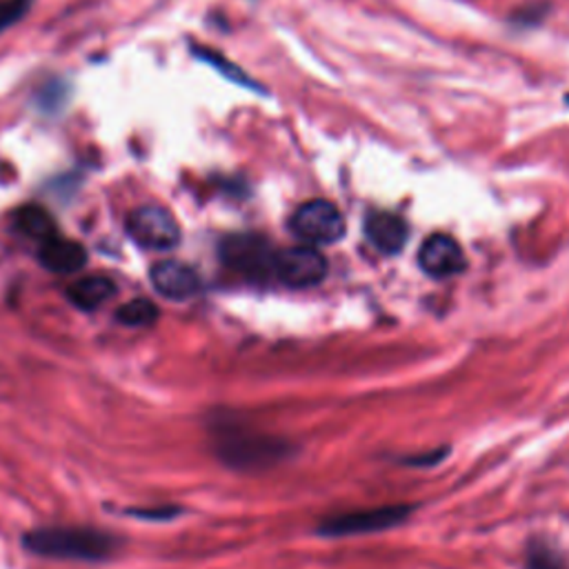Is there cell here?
Masks as SVG:
<instances>
[{
    "label": "cell",
    "mask_w": 569,
    "mask_h": 569,
    "mask_svg": "<svg viewBox=\"0 0 569 569\" xmlns=\"http://www.w3.org/2000/svg\"><path fill=\"white\" fill-rule=\"evenodd\" d=\"M214 437H216L218 457L236 470L269 465L278 461L284 452L278 441L262 434L247 432L236 425H221L214 432Z\"/></svg>",
    "instance_id": "obj_2"
},
{
    "label": "cell",
    "mask_w": 569,
    "mask_h": 569,
    "mask_svg": "<svg viewBox=\"0 0 569 569\" xmlns=\"http://www.w3.org/2000/svg\"><path fill=\"white\" fill-rule=\"evenodd\" d=\"M194 56H198L201 61L210 63L212 67H216L221 74H225L229 80H234L236 85H243V87H258V83H254L249 76L243 74V69H238L236 65H232L229 61H225L218 52H212L207 47H194ZM260 89V87H258Z\"/></svg>",
    "instance_id": "obj_15"
},
{
    "label": "cell",
    "mask_w": 569,
    "mask_h": 569,
    "mask_svg": "<svg viewBox=\"0 0 569 569\" xmlns=\"http://www.w3.org/2000/svg\"><path fill=\"white\" fill-rule=\"evenodd\" d=\"M152 284L161 297L170 301H190L203 290L198 271L181 260H161L154 265Z\"/></svg>",
    "instance_id": "obj_9"
},
{
    "label": "cell",
    "mask_w": 569,
    "mask_h": 569,
    "mask_svg": "<svg viewBox=\"0 0 569 569\" xmlns=\"http://www.w3.org/2000/svg\"><path fill=\"white\" fill-rule=\"evenodd\" d=\"M367 240L385 256H396L405 249L409 238V227L405 218L391 212H372L365 218Z\"/></svg>",
    "instance_id": "obj_10"
},
{
    "label": "cell",
    "mask_w": 569,
    "mask_h": 569,
    "mask_svg": "<svg viewBox=\"0 0 569 569\" xmlns=\"http://www.w3.org/2000/svg\"><path fill=\"white\" fill-rule=\"evenodd\" d=\"M116 319L127 328H148L159 321V308L148 299H133L116 312Z\"/></svg>",
    "instance_id": "obj_14"
},
{
    "label": "cell",
    "mask_w": 569,
    "mask_h": 569,
    "mask_svg": "<svg viewBox=\"0 0 569 569\" xmlns=\"http://www.w3.org/2000/svg\"><path fill=\"white\" fill-rule=\"evenodd\" d=\"M328 276L325 256L312 245L284 247L276 251L273 278L294 290H308L323 282Z\"/></svg>",
    "instance_id": "obj_6"
},
{
    "label": "cell",
    "mask_w": 569,
    "mask_h": 569,
    "mask_svg": "<svg viewBox=\"0 0 569 569\" xmlns=\"http://www.w3.org/2000/svg\"><path fill=\"white\" fill-rule=\"evenodd\" d=\"M565 100H567V103H569V96H567V98H565Z\"/></svg>",
    "instance_id": "obj_19"
},
{
    "label": "cell",
    "mask_w": 569,
    "mask_h": 569,
    "mask_svg": "<svg viewBox=\"0 0 569 569\" xmlns=\"http://www.w3.org/2000/svg\"><path fill=\"white\" fill-rule=\"evenodd\" d=\"M39 260L41 265L52 271V273H76L85 267L87 262V251L80 243L76 240H67V238H58L52 236L50 240L41 243V251H39Z\"/></svg>",
    "instance_id": "obj_11"
},
{
    "label": "cell",
    "mask_w": 569,
    "mask_h": 569,
    "mask_svg": "<svg viewBox=\"0 0 569 569\" xmlns=\"http://www.w3.org/2000/svg\"><path fill=\"white\" fill-rule=\"evenodd\" d=\"M527 569H569V565L547 543L536 540L527 549Z\"/></svg>",
    "instance_id": "obj_16"
},
{
    "label": "cell",
    "mask_w": 569,
    "mask_h": 569,
    "mask_svg": "<svg viewBox=\"0 0 569 569\" xmlns=\"http://www.w3.org/2000/svg\"><path fill=\"white\" fill-rule=\"evenodd\" d=\"M221 260L234 273L262 282L273 278L276 249L258 234H232L221 243Z\"/></svg>",
    "instance_id": "obj_3"
},
{
    "label": "cell",
    "mask_w": 569,
    "mask_h": 569,
    "mask_svg": "<svg viewBox=\"0 0 569 569\" xmlns=\"http://www.w3.org/2000/svg\"><path fill=\"white\" fill-rule=\"evenodd\" d=\"M127 234L140 247L170 251L181 243V227L174 214L161 205H142L127 216Z\"/></svg>",
    "instance_id": "obj_5"
},
{
    "label": "cell",
    "mask_w": 569,
    "mask_h": 569,
    "mask_svg": "<svg viewBox=\"0 0 569 569\" xmlns=\"http://www.w3.org/2000/svg\"><path fill=\"white\" fill-rule=\"evenodd\" d=\"M17 227L19 232H23L25 236L45 243L52 236H56V223L50 216L47 210L39 207V205H25L17 212Z\"/></svg>",
    "instance_id": "obj_13"
},
{
    "label": "cell",
    "mask_w": 569,
    "mask_h": 569,
    "mask_svg": "<svg viewBox=\"0 0 569 569\" xmlns=\"http://www.w3.org/2000/svg\"><path fill=\"white\" fill-rule=\"evenodd\" d=\"M420 269L432 278L457 276L468 267L463 247L448 234H434L427 238L418 251Z\"/></svg>",
    "instance_id": "obj_8"
},
{
    "label": "cell",
    "mask_w": 569,
    "mask_h": 569,
    "mask_svg": "<svg viewBox=\"0 0 569 569\" xmlns=\"http://www.w3.org/2000/svg\"><path fill=\"white\" fill-rule=\"evenodd\" d=\"M290 229L305 245H334L345 236V218L334 203L316 198L292 214Z\"/></svg>",
    "instance_id": "obj_4"
},
{
    "label": "cell",
    "mask_w": 569,
    "mask_h": 569,
    "mask_svg": "<svg viewBox=\"0 0 569 569\" xmlns=\"http://www.w3.org/2000/svg\"><path fill=\"white\" fill-rule=\"evenodd\" d=\"M116 294V284L107 276H87L76 280L67 290L69 301L85 312L98 310L103 303H107Z\"/></svg>",
    "instance_id": "obj_12"
},
{
    "label": "cell",
    "mask_w": 569,
    "mask_h": 569,
    "mask_svg": "<svg viewBox=\"0 0 569 569\" xmlns=\"http://www.w3.org/2000/svg\"><path fill=\"white\" fill-rule=\"evenodd\" d=\"M133 516H138V518H161V520H165V518H172V516H176L179 512L174 509V507H168V509H157V512H148V509H140V512H131Z\"/></svg>",
    "instance_id": "obj_18"
},
{
    "label": "cell",
    "mask_w": 569,
    "mask_h": 569,
    "mask_svg": "<svg viewBox=\"0 0 569 569\" xmlns=\"http://www.w3.org/2000/svg\"><path fill=\"white\" fill-rule=\"evenodd\" d=\"M32 8V0H0V32L17 25Z\"/></svg>",
    "instance_id": "obj_17"
},
{
    "label": "cell",
    "mask_w": 569,
    "mask_h": 569,
    "mask_svg": "<svg viewBox=\"0 0 569 569\" xmlns=\"http://www.w3.org/2000/svg\"><path fill=\"white\" fill-rule=\"evenodd\" d=\"M23 543L36 556L83 562L105 560L118 547L111 534L89 527H41L30 532Z\"/></svg>",
    "instance_id": "obj_1"
},
{
    "label": "cell",
    "mask_w": 569,
    "mask_h": 569,
    "mask_svg": "<svg viewBox=\"0 0 569 569\" xmlns=\"http://www.w3.org/2000/svg\"><path fill=\"white\" fill-rule=\"evenodd\" d=\"M409 514V507L394 505L383 509H367V512H352L341 514L334 518H328L321 525V534L325 536H354V534H372L380 529H389L398 523H402Z\"/></svg>",
    "instance_id": "obj_7"
}]
</instances>
